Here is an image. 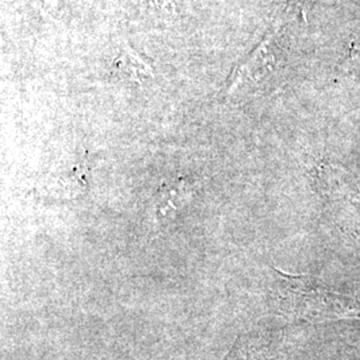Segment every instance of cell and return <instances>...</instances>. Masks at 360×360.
<instances>
[{"label":"cell","mask_w":360,"mask_h":360,"mask_svg":"<svg viewBox=\"0 0 360 360\" xmlns=\"http://www.w3.org/2000/svg\"><path fill=\"white\" fill-rule=\"evenodd\" d=\"M312 1L314 0H284V7L287 13L299 16L306 22L309 6L312 4Z\"/></svg>","instance_id":"6"},{"label":"cell","mask_w":360,"mask_h":360,"mask_svg":"<svg viewBox=\"0 0 360 360\" xmlns=\"http://www.w3.org/2000/svg\"><path fill=\"white\" fill-rule=\"evenodd\" d=\"M114 72L138 84H142L147 77L154 75L153 67L142 56L131 49L127 43H123L120 51L114 62Z\"/></svg>","instance_id":"4"},{"label":"cell","mask_w":360,"mask_h":360,"mask_svg":"<svg viewBox=\"0 0 360 360\" xmlns=\"http://www.w3.org/2000/svg\"><path fill=\"white\" fill-rule=\"evenodd\" d=\"M349 59L358 62V65H360V35L358 38L355 39L351 44V49H349Z\"/></svg>","instance_id":"8"},{"label":"cell","mask_w":360,"mask_h":360,"mask_svg":"<svg viewBox=\"0 0 360 360\" xmlns=\"http://www.w3.org/2000/svg\"><path fill=\"white\" fill-rule=\"evenodd\" d=\"M271 300L284 315L323 323L360 319V292L343 290L311 275H291L274 269Z\"/></svg>","instance_id":"1"},{"label":"cell","mask_w":360,"mask_h":360,"mask_svg":"<svg viewBox=\"0 0 360 360\" xmlns=\"http://www.w3.org/2000/svg\"><path fill=\"white\" fill-rule=\"evenodd\" d=\"M279 31L278 27L271 28L257 46L233 67L227 80L226 95H232L235 91L262 83L275 72L281 53Z\"/></svg>","instance_id":"2"},{"label":"cell","mask_w":360,"mask_h":360,"mask_svg":"<svg viewBox=\"0 0 360 360\" xmlns=\"http://www.w3.org/2000/svg\"><path fill=\"white\" fill-rule=\"evenodd\" d=\"M151 1L154 3L156 8L168 11V13H174V11H176L180 0H151Z\"/></svg>","instance_id":"7"},{"label":"cell","mask_w":360,"mask_h":360,"mask_svg":"<svg viewBox=\"0 0 360 360\" xmlns=\"http://www.w3.org/2000/svg\"><path fill=\"white\" fill-rule=\"evenodd\" d=\"M89 171L90 168L86 162L74 166L71 169H67L60 178L58 176L55 179L52 193L58 195L59 198H77L89 187Z\"/></svg>","instance_id":"5"},{"label":"cell","mask_w":360,"mask_h":360,"mask_svg":"<svg viewBox=\"0 0 360 360\" xmlns=\"http://www.w3.org/2000/svg\"><path fill=\"white\" fill-rule=\"evenodd\" d=\"M195 195V184L193 180L184 176L169 180L165 183L158 195L155 215L159 221L167 223L174 220L180 212L188 206Z\"/></svg>","instance_id":"3"}]
</instances>
